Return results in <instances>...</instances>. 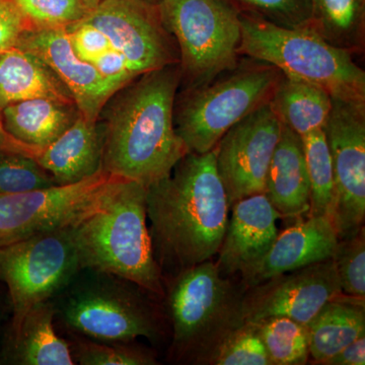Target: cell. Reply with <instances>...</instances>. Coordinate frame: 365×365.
Segmentation results:
<instances>
[{
	"instance_id": "ba28073f",
	"label": "cell",
	"mask_w": 365,
	"mask_h": 365,
	"mask_svg": "<svg viewBox=\"0 0 365 365\" xmlns=\"http://www.w3.org/2000/svg\"><path fill=\"white\" fill-rule=\"evenodd\" d=\"M79 270L68 227L0 246V279L9 288L13 333L33 307L58 294Z\"/></svg>"
},
{
	"instance_id": "d4e9b609",
	"label": "cell",
	"mask_w": 365,
	"mask_h": 365,
	"mask_svg": "<svg viewBox=\"0 0 365 365\" xmlns=\"http://www.w3.org/2000/svg\"><path fill=\"white\" fill-rule=\"evenodd\" d=\"M309 29L329 44L361 53L365 42V0H309Z\"/></svg>"
},
{
	"instance_id": "603a6c76",
	"label": "cell",
	"mask_w": 365,
	"mask_h": 365,
	"mask_svg": "<svg viewBox=\"0 0 365 365\" xmlns=\"http://www.w3.org/2000/svg\"><path fill=\"white\" fill-rule=\"evenodd\" d=\"M55 311L48 302L33 307L14 333V361L21 365H73L71 345L55 331Z\"/></svg>"
},
{
	"instance_id": "8fae6325",
	"label": "cell",
	"mask_w": 365,
	"mask_h": 365,
	"mask_svg": "<svg viewBox=\"0 0 365 365\" xmlns=\"http://www.w3.org/2000/svg\"><path fill=\"white\" fill-rule=\"evenodd\" d=\"M83 20L107 36L136 78L179 64L176 41L163 26L155 4L145 0H102Z\"/></svg>"
},
{
	"instance_id": "2e32d148",
	"label": "cell",
	"mask_w": 365,
	"mask_h": 365,
	"mask_svg": "<svg viewBox=\"0 0 365 365\" xmlns=\"http://www.w3.org/2000/svg\"><path fill=\"white\" fill-rule=\"evenodd\" d=\"M230 212L215 265L222 276L230 278L267 253L279 234L277 220L281 215L264 192L235 201Z\"/></svg>"
},
{
	"instance_id": "d590c367",
	"label": "cell",
	"mask_w": 365,
	"mask_h": 365,
	"mask_svg": "<svg viewBox=\"0 0 365 365\" xmlns=\"http://www.w3.org/2000/svg\"><path fill=\"white\" fill-rule=\"evenodd\" d=\"M93 66L107 81L121 90L136 79L122 53L113 48L96 60Z\"/></svg>"
},
{
	"instance_id": "44dd1931",
	"label": "cell",
	"mask_w": 365,
	"mask_h": 365,
	"mask_svg": "<svg viewBox=\"0 0 365 365\" xmlns=\"http://www.w3.org/2000/svg\"><path fill=\"white\" fill-rule=\"evenodd\" d=\"M2 122L16 140L42 151L81 116L76 105L38 98L2 108Z\"/></svg>"
},
{
	"instance_id": "484cf974",
	"label": "cell",
	"mask_w": 365,
	"mask_h": 365,
	"mask_svg": "<svg viewBox=\"0 0 365 365\" xmlns=\"http://www.w3.org/2000/svg\"><path fill=\"white\" fill-rule=\"evenodd\" d=\"M309 180L307 215L327 216L333 220L335 209V177L330 148L324 129L302 137Z\"/></svg>"
},
{
	"instance_id": "d6a6232c",
	"label": "cell",
	"mask_w": 365,
	"mask_h": 365,
	"mask_svg": "<svg viewBox=\"0 0 365 365\" xmlns=\"http://www.w3.org/2000/svg\"><path fill=\"white\" fill-rule=\"evenodd\" d=\"M122 342L81 341L76 350V361L83 365H155L153 353L143 348L132 347Z\"/></svg>"
},
{
	"instance_id": "83f0119b",
	"label": "cell",
	"mask_w": 365,
	"mask_h": 365,
	"mask_svg": "<svg viewBox=\"0 0 365 365\" xmlns=\"http://www.w3.org/2000/svg\"><path fill=\"white\" fill-rule=\"evenodd\" d=\"M57 185L34 158L0 153V194L25 193Z\"/></svg>"
},
{
	"instance_id": "9c48e42d",
	"label": "cell",
	"mask_w": 365,
	"mask_h": 365,
	"mask_svg": "<svg viewBox=\"0 0 365 365\" xmlns=\"http://www.w3.org/2000/svg\"><path fill=\"white\" fill-rule=\"evenodd\" d=\"M120 178L101 170L73 184L0 194V246L71 227L95 208Z\"/></svg>"
},
{
	"instance_id": "836d02e7",
	"label": "cell",
	"mask_w": 365,
	"mask_h": 365,
	"mask_svg": "<svg viewBox=\"0 0 365 365\" xmlns=\"http://www.w3.org/2000/svg\"><path fill=\"white\" fill-rule=\"evenodd\" d=\"M66 29L74 52L78 58L88 63L93 64L102 55L114 48L105 34L85 20Z\"/></svg>"
},
{
	"instance_id": "7c38bea8",
	"label": "cell",
	"mask_w": 365,
	"mask_h": 365,
	"mask_svg": "<svg viewBox=\"0 0 365 365\" xmlns=\"http://www.w3.org/2000/svg\"><path fill=\"white\" fill-rule=\"evenodd\" d=\"M281 129L282 123L268 103L237 122L216 144V169L230 206L265 191L269 165Z\"/></svg>"
},
{
	"instance_id": "30bf717a",
	"label": "cell",
	"mask_w": 365,
	"mask_h": 365,
	"mask_svg": "<svg viewBox=\"0 0 365 365\" xmlns=\"http://www.w3.org/2000/svg\"><path fill=\"white\" fill-rule=\"evenodd\" d=\"M324 132L335 177L333 222L344 240L364 227L365 103L333 98Z\"/></svg>"
},
{
	"instance_id": "5b68a950",
	"label": "cell",
	"mask_w": 365,
	"mask_h": 365,
	"mask_svg": "<svg viewBox=\"0 0 365 365\" xmlns=\"http://www.w3.org/2000/svg\"><path fill=\"white\" fill-rule=\"evenodd\" d=\"M241 56L267 62L287 78L326 91L333 98L365 103V71L351 53L329 44L309 28L276 26L240 11Z\"/></svg>"
},
{
	"instance_id": "e575fe53",
	"label": "cell",
	"mask_w": 365,
	"mask_h": 365,
	"mask_svg": "<svg viewBox=\"0 0 365 365\" xmlns=\"http://www.w3.org/2000/svg\"><path fill=\"white\" fill-rule=\"evenodd\" d=\"M32 29L14 0H0V52L14 47L21 34Z\"/></svg>"
},
{
	"instance_id": "9a60e30c",
	"label": "cell",
	"mask_w": 365,
	"mask_h": 365,
	"mask_svg": "<svg viewBox=\"0 0 365 365\" xmlns=\"http://www.w3.org/2000/svg\"><path fill=\"white\" fill-rule=\"evenodd\" d=\"M14 47L32 53L66 85L81 116L98 121L108 102L120 91L93 64L78 58L66 28L32 29Z\"/></svg>"
},
{
	"instance_id": "7402d4cb",
	"label": "cell",
	"mask_w": 365,
	"mask_h": 365,
	"mask_svg": "<svg viewBox=\"0 0 365 365\" xmlns=\"http://www.w3.org/2000/svg\"><path fill=\"white\" fill-rule=\"evenodd\" d=\"M309 357L314 364L327 359L365 334L364 299L344 294L327 302L307 325Z\"/></svg>"
},
{
	"instance_id": "8d00e7d4",
	"label": "cell",
	"mask_w": 365,
	"mask_h": 365,
	"mask_svg": "<svg viewBox=\"0 0 365 365\" xmlns=\"http://www.w3.org/2000/svg\"><path fill=\"white\" fill-rule=\"evenodd\" d=\"M325 365H364L365 334L323 362Z\"/></svg>"
},
{
	"instance_id": "f35d334b",
	"label": "cell",
	"mask_w": 365,
	"mask_h": 365,
	"mask_svg": "<svg viewBox=\"0 0 365 365\" xmlns=\"http://www.w3.org/2000/svg\"><path fill=\"white\" fill-rule=\"evenodd\" d=\"M79 1L83 2V4H85V6L88 7V9H90V11H91V9H93L96 6H98V4L102 2V0H79Z\"/></svg>"
},
{
	"instance_id": "74e56055",
	"label": "cell",
	"mask_w": 365,
	"mask_h": 365,
	"mask_svg": "<svg viewBox=\"0 0 365 365\" xmlns=\"http://www.w3.org/2000/svg\"><path fill=\"white\" fill-rule=\"evenodd\" d=\"M0 153H13L19 155L37 158L41 151L26 145L14 139L11 134L7 133L2 122L1 108H0Z\"/></svg>"
},
{
	"instance_id": "cb8c5ba5",
	"label": "cell",
	"mask_w": 365,
	"mask_h": 365,
	"mask_svg": "<svg viewBox=\"0 0 365 365\" xmlns=\"http://www.w3.org/2000/svg\"><path fill=\"white\" fill-rule=\"evenodd\" d=\"M332 103V97L323 88L283 76L269 104L281 123L304 137L324 129Z\"/></svg>"
},
{
	"instance_id": "7a4b0ae2",
	"label": "cell",
	"mask_w": 365,
	"mask_h": 365,
	"mask_svg": "<svg viewBox=\"0 0 365 365\" xmlns=\"http://www.w3.org/2000/svg\"><path fill=\"white\" fill-rule=\"evenodd\" d=\"M179 64L143 74L118 91L103 126L102 169L145 187L169 176L188 153L175 128Z\"/></svg>"
},
{
	"instance_id": "ab89813d",
	"label": "cell",
	"mask_w": 365,
	"mask_h": 365,
	"mask_svg": "<svg viewBox=\"0 0 365 365\" xmlns=\"http://www.w3.org/2000/svg\"><path fill=\"white\" fill-rule=\"evenodd\" d=\"M145 1L150 2L151 4H155V6H158V4H160L163 0H145Z\"/></svg>"
},
{
	"instance_id": "3957f363",
	"label": "cell",
	"mask_w": 365,
	"mask_h": 365,
	"mask_svg": "<svg viewBox=\"0 0 365 365\" xmlns=\"http://www.w3.org/2000/svg\"><path fill=\"white\" fill-rule=\"evenodd\" d=\"M146 187L120 178L101 202L69 227L81 269L111 274L165 294L148 227Z\"/></svg>"
},
{
	"instance_id": "f1b7e54d",
	"label": "cell",
	"mask_w": 365,
	"mask_h": 365,
	"mask_svg": "<svg viewBox=\"0 0 365 365\" xmlns=\"http://www.w3.org/2000/svg\"><path fill=\"white\" fill-rule=\"evenodd\" d=\"M343 294L364 299V227L353 237L339 240L332 257Z\"/></svg>"
},
{
	"instance_id": "ffe728a7",
	"label": "cell",
	"mask_w": 365,
	"mask_h": 365,
	"mask_svg": "<svg viewBox=\"0 0 365 365\" xmlns=\"http://www.w3.org/2000/svg\"><path fill=\"white\" fill-rule=\"evenodd\" d=\"M38 98L76 105L58 76L32 53L18 47L0 52V108Z\"/></svg>"
},
{
	"instance_id": "4316f807",
	"label": "cell",
	"mask_w": 365,
	"mask_h": 365,
	"mask_svg": "<svg viewBox=\"0 0 365 365\" xmlns=\"http://www.w3.org/2000/svg\"><path fill=\"white\" fill-rule=\"evenodd\" d=\"M252 324L271 365H304L309 359L307 325L285 317H272Z\"/></svg>"
},
{
	"instance_id": "1f68e13d",
	"label": "cell",
	"mask_w": 365,
	"mask_h": 365,
	"mask_svg": "<svg viewBox=\"0 0 365 365\" xmlns=\"http://www.w3.org/2000/svg\"><path fill=\"white\" fill-rule=\"evenodd\" d=\"M210 364L271 365V362L254 327L244 323L220 345Z\"/></svg>"
},
{
	"instance_id": "f546056e",
	"label": "cell",
	"mask_w": 365,
	"mask_h": 365,
	"mask_svg": "<svg viewBox=\"0 0 365 365\" xmlns=\"http://www.w3.org/2000/svg\"><path fill=\"white\" fill-rule=\"evenodd\" d=\"M33 29L67 28L90 13L79 0H14Z\"/></svg>"
},
{
	"instance_id": "52a82bcc",
	"label": "cell",
	"mask_w": 365,
	"mask_h": 365,
	"mask_svg": "<svg viewBox=\"0 0 365 365\" xmlns=\"http://www.w3.org/2000/svg\"><path fill=\"white\" fill-rule=\"evenodd\" d=\"M158 9L176 41L184 91L210 83L241 59V14L230 0H163Z\"/></svg>"
},
{
	"instance_id": "ac0fdd59",
	"label": "cell",
	"mask_w": 365,
	"mask_h": 365,
	"mask_svg": "<svg viewBox=\"0 0 365 365\" xmlns=\"http://www.w3.org/2000/svg\"><path fill=\"white\" fill-rule=\"evenodd\" d=\"M103 127L81 115L36 160L57 185L73 184L103 170Z\"/></svg>"
},
{
	"instance_id": "8992f818",
	"label": "cell",
	"mask_w": 365,
	"mask_h": 365,
	"mask_svg": "<svg viewBox=\"0 0 365 365\" xmlns=\"http://www.w3.org/2000/svg\"><path fill=\"white\" fill-rule=\"evenodd\" d=\"M282 76L267 62L242 56L210 83L184 91L175 103L174 122L188 153L213 150L234 125L270 102Z\"/></svg>"
},
{
	"instance_id": "4fadbf2b",
	"label": "cell",
	"mask_w": 365,
	"mask_h": 365,
	"mask_svg": "<svg viewBox=\"0 0 365 365\" xmlns=\"http://www.w3.org/2000/svg\"><path fill=\"white\" fill-rule=\"evenodd\" d=\"M342 294L331 258L247 288L242 297V317L245 323L285 317L307 325L327 302Z\"/></svg>"
},
{
	"instance_id": "277c9868",
	"label": "cell",
	"mask_w": 365,
	"mask_h": 365,
	"mask_svg": "<svg viewBox=\"0 0 365 365\" xmlns=\"http://www.w3.org/2000/svg\"><path fill=\"white\" fill-rule=\"evenodd\" d=\"M244 294L245 288L222 276L212 260L173 275L167 304L174 357L210 364L220 345L245 323Z\"/></svg>"
},
{
	"instance_id": "d6986e66",
	"label": "cell",
	"mask_w": 365,
	"mask_h": 365,
	"mask_svg": "<svg viewBox=\"0 0 365 365\" xmlns=\"http://www.w3.org/2000/svg\"><path fill=\"white\" fill-rule=\"evenodd\" d=\"M281 217L300 218L309 211V180L302 138L282 124L266 178L265 191Z\"/></svg>"
},
{
	"instance_id": "e0dca14e",
	"label": "cell",
	"mask_w": 365,
	"mask_h": 365,
	"mask_svg": "<svg viewBox=\"0 0 365 365\" xmlns=\"http://www.w3.org/2000/svg\"><path fill=\"white\" fill-rule=\"evenodd\" d=\"M339 237L333 220L309 215L278 234L267 253L240 274L245 289L279 274L307 267L333 257Z\"/></svg>"
},
{
	"instance_id": "4dcf8cb0",
	"label": "cell",
	"mask_w": 365,
	"mask_h": 365,
	"mask_svg": "<svg viewBox=\"0 0 365 365\" xmlns=\"http://www.w3.org/2000/svg\"><path fill=\"white\" fill-rule=\"evenodd\" d=\"M240 11L256 14L283 28H309L312 19L309 0H230Z\"/></svg>"
},
{
	"instance_id": "5bb4252c",
	"label": "cell",
	"mask_w": 365,
	"mask_h": 365,
	"mask_svg": "<svg viewBox=\"0 0 365 365\" xmlns=\"http://www.w3.org/2000/svg\"><path fill=\"white\" fill-rule=\"evenodd\" d=\"M62 316L72 330L106 343L153 340L160 335L153 309L138 295L120 288L81 290L67 300Z\"/></svg>"
},
{
	"instance_id": "6da1fadb",
	"label": "cell",
	"mask_w": 365,
	"mask_h": 365,
	"mask_svg": "<svg viewBox=\"0 0 365 365\" xmlns=\"http://www.w3.org/2000/svg\"><path fill=\"white\" fill-rule=\"evenodd\" d=\"M146 213L163 274L212 260L227 230L230 203L215 151L188 153L169 176L146 187Z\"/></svg>"
}]
</instances>
